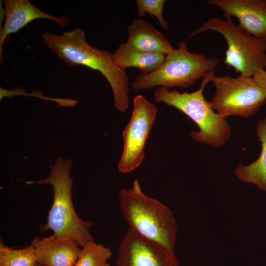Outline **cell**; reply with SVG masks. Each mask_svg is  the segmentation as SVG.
Listing matches in <instances>:
<instances>
[{"label": "cell", "mask_w": 266, "mask_h": 266, "mask_svg": "<svg viewBox=\"0 0 266 266\" xmlns=\"http://www.w3.org/2000/svg\"><path fill=\"white\" fill-rule=\"evenodd\" d=\"M35 266H45L42 265H41V264H40L37 263L36 264V265H35Z\"/></svg>", "instance_id": "obj_20"}, {"label": "cell", "mask_w": 266, "mask_h": 266, "mask_svg": "<svg viewBox=\"0 0 266 266\" xmlns=\"http://www.w3.org/2000/svg\"><path fill=\"white\" fill-rule=\"evenodd\" d=\"M133 103L131 117L122 133L124 146L118 167L123 173L130 172L141 165L158 111L154 104L141 95L135 96Z\"/></svg>", "instance_id": "obj_8"}, {"label": "cell", "mask_w": 266, "mask_h": 266, "mask_svg": "<svg viewBox=\"0 0 266 266\" xmlns=\"http://www.w3.org/2000/svg\"><path fill=\"white\" fill-rule=\"evenodd\" d=\"M252 77L255 82L266 91V70H260L255 73Z\"/></svg>", "instance_id": "obj_19"}, {"label": "cell", "mask_w": 266, "mask_h": 266, "mask_svg": "<svg viewBox=\"0 0 266 266\" xmlns=\"http://www.w3.org/2000/svg\"><path fill=\"white\" fill-rule=\"evenodd\" d=\"M210 72L203 76L197 91L181 93L176 89L169 91L159 87L154 91L153 97L155 101L176 108L195 122L200 131L190 133L194 140L219 147L230 138V127L225 118L213 111L203 96L204 87L210 82Z\"/></svg>", "instance_id": "obj_4"}, {"label": "cell", "mask_w": 266, "mask_h": 266, "mask_svg": "<svg viewBox=\"0 0 266 266\" xmlns=\"http://www.w3.org/2000/svg\"><path fill=\"white\" fill-rule=\"evenodd\" d=\"M166 56L139 50L126 42L121 44L113 53V59L119 66L125 69L136 68L141 74H148L158 69L164 63Z\"/></svg>", "instance_id": "obj_14"}, {"label": "cell", "mask_w": 266, "mask_h": 266, "mask_svg": "<svg viewBox=\"0 0 266 266\" xmlns=\"http://www.w3.org/2000/svg\"><path fill=\"white\" fill-rule=\"evenodd\" d=\"M5 21L0 33V58L2 61L3 45L6 37L37 19L53 21L59 26L64 27L70 22L65 17H57L45 13L32 4L28 0H5Z\"/></svg>", "instance_id": "obj_11"}, {"label": "cell", "mask_w": 266, "mask_h": 266, "mask_svg": "<svg viewBox=\"0 0 266 266\" xmlns=\"http://www.w3.org/2000/svg\"><path fill=\"white\" fill-rule=\"evenodd\" d=\"M225 20L213 17L194 30L189 37L208 30L216 31L225 38L228 45L224 63L240 75L252 77L266 66V42L245 32L231 17Z\"/></svg>", "instance_id": "obj_6"}, {"label": "cell", "mask_w": 266, "mask_h": 266, "mask_svg": "<svg viewBox=\"0 0 266 266\" xmlns=\"http://www.w3.org/2000/svg\"><path fill=\"white\" fill-rule=\"evenodd\" d=\"M210 82L214 83L216 90L210 105L225 118L230 115L253 116L266 100V91L253 77L216 76L212 71Z\"/></svg>", "instance_id": "obj_7"}, {"label": "cell", "mask_w": 266, "mask_h": 266, "mask_svg": "<svg viewBox=\"0 0 266 266\" xmlns=\"http://www.w3.org/2000/svg\"><path fill=\"white\" fill-rule=\"evenodd\" d=\"M126 43L142 51L165 55L174 49L161 32L141 18L134 19L128 26Z\"/></svg>", "instance_id": "obj_13"}, {"label": "cell", "mask_w": 266, "mask_h": 266, "mask_svg": "<svg viewBox=\"0 0 266 266\" xmlns=\"http://www.w3.org/2000/svg\"><path fill=\"white\" fill-rule=\"evenodd\" d=\"M81 248L79 256L74 266H110L108 263L112 255L111 249L94 241Z\"/></svg>", "instance_id": "obj_16"}, {"label": "cell", "mask_w": 266, "mask_h": 266, "mask_svg": "<svg viewBox=\"0 0 266 266\" xmlns=\"http://www.w3.org/2000/svg\"><path fill=\"white\" fill-rule=\"evenodd\" d=\"M31 245L34 248L37 263L45 266H74L81 248L68 237H35Z\"/></svg>", "instance_id": "obj_12"}, {"label": "cell", "mask_w": 266, "mask_h": 266, "mask_svg": "<svg viewBox=\"0 0 266 266\" xmlns=\"http://www.w3.org/2000/svg\"><path fill=\"white\" fill-rule=\"evenodd\" d=\"M165 2V0H136L138 16L140 18L148 13L157 19L163 29L167 30L169 25L163 15Z\"/></svg>", "instance_id": "obj_18"}, {"label": "cell", "mask_w": 266, "mask_h": 266, "mask_svg": "<svg viewBox=\"0 0 266 266\" xmlns=\"http://www.w3.org/2000/svg\"><path fill=\"white\" fill-rule=\"evenodd\" d=\"M72 166L71 160L58 156L55 164L49 165L51 172L48 177L25 182L27 184H50L53 187V202L48 212L47 222L40 227V231H52L53 235L71 238L82 247L94 241L89 231L93 223L79 218L73 206L71 197L73 179L69 176Z\"/></svg>", "instance_id": "obj_2"}, {"label": "cell", "mask_w": 266, "mask_h": 266, "mask_svg": "<svg viewBox=\"0 0 266 266\" xmlns=\"http://www.w3.org/2000/svg\"><path fill=\"white\" fill-rule=\"evenodd\" d=\"M116 266H179L174 253L130 229L118 248Z\"/></svg>", "instance_id": "obj_9"}, {"label": "cell", "mask_w": 266, "mask_h": 266, "mask_svg": "<svg viewBox=\"0 0 266 266\" xmlns=\"http://www.w3.org/2000/svg\"><path fill=\"white\" fill-rule=\"evenodd\" d=\"M119 204L130 229L174 253L178 228L173 214L161 201L144 194L137 179L131 189L121 190Z\"/></svg>", "instance_id": "obj_3"}, {"label": "cell", "mask_w": 266, "mask_h": 266, "mask_svg": "<svg viewBox=\"0 0 266 266\" xmlns=\"http://www.w3.org/2000/svg\"><path fill=\"white\" fill-rule=\"evenodd\" d=\"M217 58H207L204 55L190 52L184 41L178 43V47L166 56L158 69L148 74L136 76L131 83L136 91L159 86L167 89L186 88L206 73L214 71L220 65Z\"/></svg>", "instance_id": "obj_5"}, {"label": "cell", "mask_w": 266, "mask_h": 266, "mask_svg": "<svg viewBox=\"0 0 266 266\" xmlns=\"http://www.w3.org/2000/svg\"><path fill=\"white\" fill-rule=\"evenodd\" d=\"M257 132L262 143L259 157L248 166L240 164L235 169V173L240 180L253 184L261 190L266 191V118L258 122Z\"/></svg>", "instance_id": "obj_15"}, {"label": "cell", "mask_w": 266, "mask_h": 266, "mask_svg": "<svg viewBox=\"0 0 266 266\" xmlns=\"http://www.w3.org/2000/svg\"><path fill=\"white\" fill-rule=\"evenodd\" d=\"M42 37L57 57L70 66H84L101 73L110 85L114 106L124 112L130 105L129 76L115 62L113 53L90 45L84 31L75 28L61 34L44 32Z\"/></svg>", "instance_id": "obj_1"}, {"label": "cell", "mask_w": 266, "mask_h": 266, "mask_svg": "<svg viewBox=\"0 0 266 266\" xmlns=\"http://www.w3.org/2000/svg\"><path fill=\"white\" fill-rule=\"evenodd\" d=\"M223 16L235 17L239 26L249 34L266 42V0H211Z\"/></svg>", "instance_id": "obj_10"}, {"label": "cell", "mask_w": 266, "mask_h": 266, "mask_svg": "<svg viewBox=\"0 0 266 266\" xmlns=\"http://www.w3.org/2000/svg\"><path fill=\"white\" fill-rule=\"evenodd\" d=\"M37 263L33 246L15 249L0 240V266H35Z\"/></svg>", "instance_id": "obj_17"}]
</instances>
